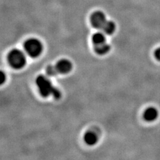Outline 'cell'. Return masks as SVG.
<instances>
[{
    "label": "cell",
    "instance_id": "cell-1",
    "mask_svg": "<svg viewBox=\"0 0 160 160\" xmlns=\"http://www.w3.org/2000/svg\"><path fill=\"white\" fill-rule=\"evenodd\" d=\"M36 84L39 92L44 98L52 96L56 99L61 98V92L56 88H55L51 81L45 76H39L36 79Z\"/></svg>",
    "mask_w": 160,
    "mask_h": 160
},
{
    "label": "cell",
    "instance_id": "cell-4",
    "mask_svg": "<svg viewBox=\"0 0 160 160\" xmlns=\"http://www.w3.org/2000/svg\"><path fill=\"white\" fill-rule=\"evenodd\" d=\"M107 21L106 15L102 12H94L91 16V23L96 29H102Z\"/></svg>",
    "mask_w": 160,
    "mask_h": 160
},
{
    "label": "cell",
    "instance_id": "cell-6",
    "mask_svg": "<svg viewBox=\"0 0 160 160\" xmlns=\"http://www.w3.org/2000/svg\"><path fill=\"white\" fill-rule=\"evenodd\" d=\"M98 133L95 131H88L84 136V141L89 146H93L98 141Z\"/></svg>",
    "mask_w": 160,
    "mask_h": 160
},
{
    "label": "cell",
    "instance_id": "cell-3",
    "mask_svg": "<svg viewBox=\"0 0 160 160\" xmlns=\"http://www.w3.org/2000/svg\"><path fill=\"white\" fill-rule=\"evenodd\" d=\"M25 51L32 58H37L42 54L43 51V45L39 40L32 38L29 39L24 44Z\"/></svg>",
    "mask_w": 160,
    "mask_h": 160
},
{
    "label": "cell",
    "instance_id": "cell-8",
    "mask_svg": "<svg viewBox=\"0 0 160 160\" xmlns=\"http://www.w3.org/2000/svg\"><path fill=\"white\" fill-rule=\"evenodd\" d=\"M95 52L99 55H105L109 52L110 46L106 43H103L99 45L95 46Z\"/></svg>",
    "mask_w": 160,
    "mask_h": 160
},
{
    "label": "cell",
    "instance_id": "cell-13",
    "mask_svg": "<svg viewBox=\"0 0 160 160\" xmlns=\"http://www.w3.org/2000/svg\"><path fill=\"white\" fill-rule=\"evenodd\" d=\"M155 56H156L157 59L160 61V48L158 49L156 51V52H155Z\"/></svg>",
    "mask_w": 160,
    "mask_h": 160
},
{
    "label": "cell",
    "instance_id": "cell-7",
    "mask_svg": "<svg viewBox=\"0 0 160 160\" xmlns=\"http://www.w3.org/2000/svg\"><path fill=\"white\" fill-rule=\"evenodd\" d=\"M158 116V110L154 108H149L144 112L143 118L148 122H153Z\"/></svg>",
    "mask_w": 160,
    "mask_h": 160
},
{
    "label": "cell",
    "instance_id": "cell-11",
    "mask_svg": "<svg viewBox=\"0 0 160 160\" xmlns=\"http://www.w3.org/2000/svg\"><path fill=\"white\" fill-rule=\"evenodd\" d=\"M46 73L48 76H56L57 74H58V72L56 69V66H49L47 67L46 69Z\"/></svg>",
    "mask_w": 160,
    "mask_h": 160
},
{
    "label": "cell",
    "instance_id": "cell-10",
    "mask_svg": "<svg viewBox=\"0 0 160 160\" xmlns=\"http://www.w3.org/2000/svg\"><path fill=\"white\" fill-rule=\"evenodd\" d=\"M92 41L95 46L106 43V36H105L104 33L99 32L95 33L93 36Z\"/></svg>",
    "mask_w": 160,
    "mask_h": 160
},
{
    "label": "cell",
    "instance_id": "cell-5",
    "mask_svg": "<svg viewBox=\"0 0 160 160\" xmlns=\"http://www.w3.org/2000/svg\"><path fill=\"white\" fill-rule=\"evenodd\" d=\"M56 68L58 73L66 74L72 71L73 65L72 62L69 61L68 59H63L59 60V61L56 63Z\"/></svg>",
    "mask_w": 160,
    "mask_h": 160
},
{
    "label": "cell",
    "instance_id": "cell-2",
    "mask_svg": "<svg viewBox=\"0 0 160 160\" xmlns=\"http://www.w3.org/2000/svg\"><path fill=\"white\" fill-rule=\"evenodd\" d=\"M8 60L10 66L16 69L23 68L26 63V55L19 49L12 50L8 54Z\"/></svg>",
    "mask_w": 160,
    "mask_h": 160
},
{
    "label": "cell",
    "instance_id": "cell-9",
    "mask_svg": "<svg viewBox=\"0 0 160 160\" xmlns=\"http://www.w3.org/2000/svg\"><path fill=\"white\" fill-rule=\"evenodd\" d=\"M116 24L112 21H107L106 24L104 25V26L102 29L104 33L111 35L114 33L115 30H116Z\"/></svg>",
    "mask_w": 160,
    "mask_h": 160
},
{
    "label": "cell",
    "instance_id": "cell-12",
    "mask_svg": "<svg viewBox=\"0 0 160 160\" xmlns=\"http://www.w3.org/2000/svg\"><path fill=\"white\" fill-rule=\"evenodd\" d=\"M6 75H5V73L2 72H1V76H0V80H1V84H3L5 81H6Z\"/></svg>",
    "mask_w": 160,
    "mask_h": 160
}]
</instances>
